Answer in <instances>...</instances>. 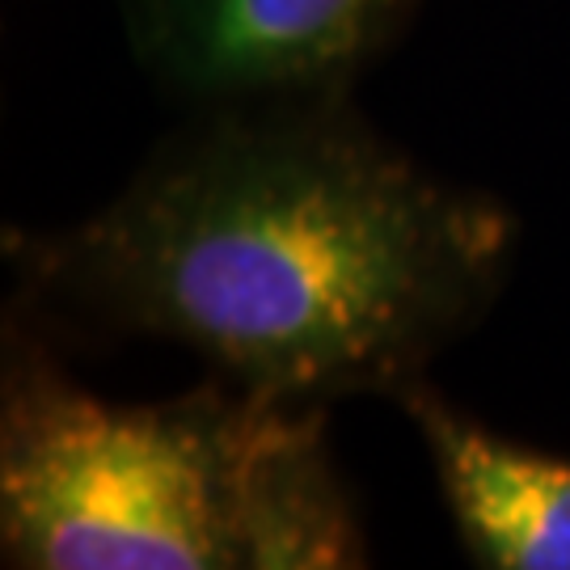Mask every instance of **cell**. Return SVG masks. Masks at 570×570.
Returning <instances> with one entry per match:
<instances>
[{"mask_svg": "<svg viewBox=\"0 0 570 570\" xmlns=\"http://www.w3.org/2000/svg\"><path fill=\"white\" fill-rule=\"evenodd\" d=\"M511 212L423 174L346 102L199 110L89 220L9 237L42 305L330 406L423 381L499 296Z\"/></svg>", "mask_w": 570, "mask_h": 570, "instance_id": "cell-1", "label": "cell"}, {"mask_svg": "<svg viewBox=\"0 0 570 570\" xmlns=\"http://www.w3.org/2000/svg\"><path fill=\"white\" fill-rule=\"evenodd\" d=\"M0 550L21 570L364 567L326 406L216 381L106 402L42 346L4 343Z\"/></svg>", "mask_w": 570, "mask_h": 570, "instance_id": "cell-2", "label": "cell"}, {"mask_svg": "<svg viewBox=\"0 0 570 570\" xmlns=\"http://www.w3.org/2000/svg\"><path fill=\"white\" fill-rule=\"evenodd\" d=\"M419 0H122L153 81L199 110L346 102Z\"/></svg>", "mask_w": 570, "mask_h": 570, "instance_id": "cell-3", "label": "cell"}, {"mask_svg": "<svg viewBox=\"0 0 570 570\" xmlns=\"http://www.w3.org/2000/svg\"><path fill=\"white\" fill-rule=\"evenodd\" d=\"M393 402L428 444L473 567L570 570V461L494 435L431 393L428 381Z\"/></svg>", "mask_w": 570, "mask_h": 570, "instance_id": "cell-4", "label": "cell"}]
</instances>
